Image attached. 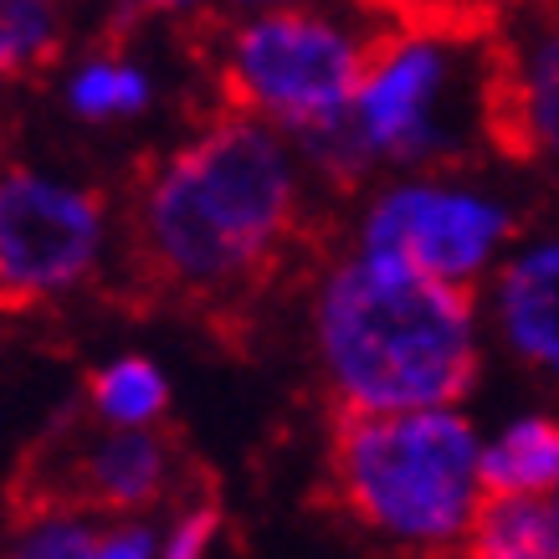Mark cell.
Listing matches in <instances>:
<instances>
[{"instance_id": "5b68a950", "label": "cell", "mask_w": 559, "mask_h": 559, "mask_svg": "<svg viewBox=\"0 0 559 559\" xmlns=\"http://www.w3.org/2000/svg\"><path fill=\"white\" fill-rule=\"evenodd\" d=\"M180 473V441L170 431H93L51 441L47 457L21 467L16 513L47 519L62 509H150Z\"/></svg>"}, {"instance_id": "ba28073f", "label": "cell", "mask_w": 559, "mask_h": 559, "mask_svg": "<svg viewBox=\"0 0 559 559\" xmlns=\"http://www.w3.org/2000/svg\"><path fill=\"white\" fill-rule=\"evenodd\" d=\"M483 134L509 159L559 154V16H544L513 47L488 51Z\"/></svg>"}, {"instance_id": "d6986e66", "label": "cell", "mask_w": 559, "mask_h": 559, "mask_svg": "<svg viewBox=\"0 0 559 559\" xmlns=\"http://www.w3.org/2000/svg\"><path fill=\"white\" fill-rule=\"evenodd\" d=\"M555 519H559V503H555Z\"/></svg>"}, {"instance_id": "30bf717a", "label": "cell", "mask_w": 559, "mask_h": 559, "mask_svg": "<svg viewBox=\"0 0 559 559\" xmlns=\"http://www.w3.org/2000/svg\"><path fill=\"white\" fill-rule=\"evenodd\" d=\"M457 559H559V519L544 498L483 492Z\"/></svg>"}, {"instance_id": "8992f818", "label": "cell", "mask_w": 559, "mask_h": 559, "mask_svg": "<svg viewBox=\"0 0 559 559\" xmlns=\"http://www.w3.org/2000/svg\"><path fill=\"white\" fill-rule=\"evenodd\" d=\"M103 241V201L47 175H0V304L16 308L87 277Z\"/></svg>"}, {"instance_id": "277c9868", "label": "cell", "mask_w": 559, "mask_h": 559, "mask_svg": "<svg viewBox=\"0 0 559 559\" xmlns=\"http://www.w3.org/2000/svg\"><path fill=\"white\" fill-rule=\"evenodd\" d=\"M370 36L359 41L340 21L308 11H267L231 26L216 47V78L226 114L277 119L319 139L355 108Z\"/></svg>"}, {"instance_id": "5bb4252c", "label": "cell", "mask_w": 559, "mask_h": 559, "mask_svg": "<svg viewBox=\"0 0 559 559\" xmlns=\"http://www.w3.org/2000/svg\"><path fill=\"white\" fill-rule=\"evenodd\" d=\"M144 93L150 87L129 62H87L72 83V108L87 119H114V114H134Z\"/></svg>"}, {"instance_id": "4fadbf2b", "label": "cell", "mask_w": 559, "mask_h": 559, "mask_svg": "<svg viewBox=\"0 0 559 559\" xmlns=\"http://www.w3.org/2000/svg\"><path fill=\"white\" fill-rule=\"evenodd\" d=\"M57 57V16L47 5H0V83Z\"/></svg>"}, {"instance_id": "9a60e30c", "label": "cell", "mask_w": 559, "mask_h": 559, "mask_svg": "<svg viewBox=\"0 0 559 559\" xmlns=\"http://www.w3.org/2000/svg\"><path fill=\"white\" fill-rule=\"evenodd\" d=\"M93 549H98V539L83 524H41L11 559H87Z\"/></svg>"}, {"instance_id": "e0dca14e", "label": "cell", "mask_w": 559, "mask_h": 559, "mask_svg": "<svg viewBox=\"0 0 559 559\" xmlns=\"http://www.w3.org/2000/svg\"><path fill=\"white\" fill-rule=\"evenodd\" d=\"M150 534L144 528H119V534H108V539H98V549L87 559H150Z\"/></svg>"}, {"instance_id": "9c48e42d", "label": "cell", "mask_w": 559, "mask_h": 559, "mask_svg": "<svg viewBox=\"0 0 559 559\" xmlns=\"http://www.w3.org/2000/svg\"><path fill=\"white\" fill-rule=\"evenodd\" d=\"M498 313L513 349L559 374V241H544L509 262L498 283Z\"/></svg>"}, {"instance_id": "ac0fdd59", "label": "cell", "mask_w": 559, "mask_h": 559, "mask_svg": "<svg viewBox=\"0 0 559 559\" xmlns=\"http://www.w3.org/2000/svg\"><path fill=\"white\" fill-rule=\"evenodd\" d=\"M426 559H457V555H426Z\"/></svg>"}, {"instance_id": "8fae6325", "label": "cell", "mask_w": 559, "mask_h": 559, "mask_svg": "<svg viewBox=\"0 0 559 559\" xmlns=\"http://www.w3.org/2000/svg\"><path fill=\"white\" fill-rule=\"evenodd\" d=\"M559 488V421H513L483 452V492L498 498H544Z\"/></svg>"}, {"instance_id": "7a4b0ae2", "label": "cell", "mask_w": 559, "mask_h": 559, "mask_svg": "<svg viewBox=\"0 0 559 559\" xmlns=\"http://www.w3.org/2000/svg\"><path fill=\"white\" fill-rule=\"evenodd\" d=\"M319 349L349 416L447 411L477 370L473 293L365 252L323 283Z\"/></svg>"}, {"instance_id": "7c38bea8", "label": "cell", "mask_w": 559, "mask_h": 559, "mask_svg": "<svg viewBox=\"0 0 559 559\" xmlns=\"http://www.w3.org/2000/svg\"><path fill=\"white\" fill-rule=\"evenodd\" d=\"M93 406H98V416L119 421L123 431H134L165 411V374L150 359H119L93 380Z\"/></svg>"}, {"instance_id": "2e32d148", "label": "cell", "mask_w": 559, "mask_h": 559, "mask_svg": "<svg viewBox=\"0 0 559 559\" xmlns=\"http://www.w3.org/2000/svg\"><path fill=\"white\" fill-rule=\"evenodd\" d=\"M221 524V513L216 509H195L180 519V528H175V539L170 549H165V559H201L205 555V544H211V534H216Z\"/></svg>"}, {"instance_id": "3957f363", "label": "cell", "mask_w": 559, "mask_h": 559, "mask_svg": "<svg viewBox=\"0 0 559 559\" xmlns=\"http://www.w3.org/2000/svg\"><path fill=\"white\" fill-rule=\"evenodd\" d=\"M329 498L355 524L426 555H452L483 503V452L452 411L349 416L329 437Z\"/></svg>"}, {"instance_id": "6da1fadb", "label": "cell", "mask_w": 559, "mask_h": 559, "mask_svg": "<svg viewBox=\"0 0 559 559\" xmlns=\"http://www.w3.org/2000/svg\"><path fill=\"white\" fill-rule=\"evenodd\" d=\"M298 237V175L257 119L221 114L144 170L129 216L139 288L231 319L272 288Z\"/></svg>"}, {"instance_id": "52a82bcc", "label": "cell", "mask_w": 559, "mask_h": 559, "mask_svg": "<svg viewBox=\"0 0 559 559\" xmlns=\"http://www.w3.org/2000/svg\"><path fill=\"white\" fill-rule=\"evenodd\" d=\"M509 231V216L492 201L457 195V190L406 186L390 190L365 221V252L395 257L411 272H421L447 288H467L492 247Z\"/></svg>"}]
</instances>
